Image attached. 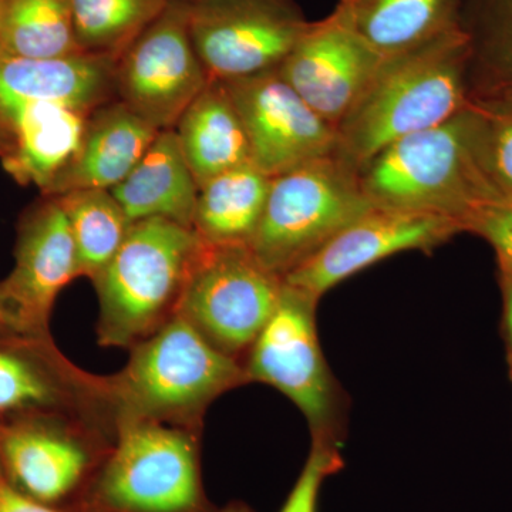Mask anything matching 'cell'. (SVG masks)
Instances as JSON below:
<instances>
[{"label": "cell", "instance_id": "obj_1", "mask_svg": "<svg viewBox=\"0 0 512 512\" xmlns=\"http://www.w3.org/2000/svg\"><path fill=\"white\" fill-rule=\"evenodd\" d=\"M468 60L460 28L383 57L336 126L335 156L359 173L394 141L456 117L470 104Z\"/></svg>", "mask_w": 512, "mask_h": 512}, {"label": "cell", "instance_id": "obj_2", "mask_svg": "<svg viewBox=\"0 0 512 512\" xmlns=\"http://www.w3.org/2000/svg\"><path fill=\"white\" fill-rule=\"evenodd\" d=\"M373 207L440 215L470 231L503 200L481 167L470 104L453 119L394 141L359 170Z\"/></svg>", "mask_w": 512, "mask_h": 512}, {"label": "cell", "instance_id": "obj_3", "mask_svg": "<svg viewBox=\"0 0 512 512\" xmlns=\"http://www.w3.org/2000/svg\"><path fill=\"white\" fill-rule=\"evenodd\" d=\"M131 350L120 373L94 386L109 399L119 424L156 421L192 429L221 394L248 383L244 365L180 315Z\"/></svg>", "mask_w": 512, "mask_h": 512}, {"label": "cell", "instance_id": "obj_4", "mask_svg": "<svg viewBox=\"0 0 512 512\" xmlns=\"http://www.w3.org/2000/svg\"><path fill=\"white\" fill-rule=\"evenodd\" d=\"M202 245L194 229L177 222H133L119 251L92 279L100 345L133 348L173 318Z\"/></svg>", "mask_w": 512, "mask_h": 512}, {"label": "cell", "instance_id": "obj_5", "mask_svg": "<svg viewBox=\"0 0 512 512\" xmlns=\"http://www.w3.org/2000/svg\"><path fill=\"white\" fill-rule=\"evenodd\" d=\"M80 512H221L202 487L197 440L156 421L119 424L110 456L87 481Z\"/></svg>", "mask_w": 512, "mask_h": 512}, {"label": "cell", "instance_id": "obj_6", "mask_svg": "<svg viewBox=\"0 0 512 512\" xmlns=\"http://www.w3.org/2000/svg\"><path fill=\"white\" fill-rule=\"evenodd\" d=\"M372 208L356 170L335 154L319 158L271 178L249 248L285 279Z\"/></svg>", "mask_w": 512, "mask_h": 512}, {"label": "cell", "instance_id": "obj_7", "mask_svg": "<svg viewBox=\"0 0 512 512\" xmlns=\"http://www.w3.org/2000/svg\"><path fill=\"white\" fill-rule=\"evenodd\" d=\"M318 303L284 281L278 305L242 365L248 383L274 387L301 410L312 440L342 447L350 400L320 346Z\"/></svg>", "mask_w": 512, "mask_h": 512}, {"label": "cell", "instance_id": "obj_8", "mask_svg": "<svg viewBox=\"0 0 512 512\" xmlns=\"http://www.w3.org/2000/svg\"><path fill=\"white\" fill-rule=\"evenodd\" d=\"M282 286L284 279L269 271L249 245L204 242L175 315L241 362L274 313Z\"/></svg>", "mask_w": 512, "mask_h": 512}, {"label": "cell", "instance_id": "obj_9", "mask_svg": "<svg viewBox=\"0 0 512 512\" xmlns=\"http://www.w3.org/2000/svg\"><path fill=\"white\" fill-rule=\"evenodd\" d=\"M311 22L296 0H191L192 43L220 82L278 69Z\"/></svg>", "mask_w": 512, "mask_h": 512}, {"label": "cell", "instance_id": "obj_10", "mask_svg": "<svg viewBox=\"0 0 512 512\" xmlns=\"http://www.w3.org/2000/svg\"><path fill=\"white\" fill-rule=\"evenodd\" d=\"M190 8L191 0H173L117 59V99L160 131L211 82L192 43Z\"/></svg>", "mask_w": 512, "mask_h": 512}, {"label": "cell", "instance_id": "obj_11", "mask_svg": "<svg viewBox=\"0 0 512 512\" xmlns=\"http://www.w3.org/2000/svg\"><path fill=\"white\" fill-rule=\"evenodd\" d=\"M80 276L69 221L56 195H43L20 218L15 266L0 282L9 330L45 339L57 296Z\"/></svg>", "mask_w": 512, "mask_h": 512}, {"label": "cell", "instance_id": "obj_12", "mask_svg": "<svg viewBox=\"0 0 512 512\" xmlns=\"http://www.w3.org/2000/svg\"><path fill=\"white\" fill-rule=\"evenodd\" d=\"M237 107L252 163L269 177L333 156L336 128L320 117L278 69L222 82Z\"/></svg>", "mask_w": 512, "mask_h": 512}, {"label": "cell", "instance_id": "obj_13", "mask_svg": "<svg viewBox=\"0 0 512 512\" xmlns=\"http://www.w3.org/2000/svg\"><path fill=\"white\" fill-rule=\"evenodd\" d=\"M464 231L440 215L373 207L284 281L319 299L340 282L400 252H429Z\"/></svg>", "mask_w": 512, "mask_h": 512}, {"label": "cell", "instance_id": "obj_14", "mask_svg": "<svg viewBox=\"0 0 512 512\" xmlns=\"http://www.w3.org/2000/svg\"><path fill=\"white\" fill-rule=\"evenodd\" d=\"M382 60L335 6L326 18L311 22L278 72L336 128Z\"/></svg>", "mask_w": 512, "mask_h": 512}, {"label": "cell", "instance_id": "obj_15", "mask_svg": "<svg viewBox=\"0 0 512 512\" xmlns=\"http://www.w3.org/2000/svg\"><path fill=\"white\" fill-rule=\"evenodd\" d=\"M89 114L49 103H0V163L6 173L46 195L76 156Z\"/></svg>", "mask_w": 512, "mask_h": 512}, {"label": "cell", "instance_id": "obj_16", "mask_svg": "<svg viewBox=\"0 0 512 512\" xmlns=\"http://www.w3.org/2000/svg\"><path fill=\"white\" fill-rule=\"evenodd\" d=\"M92 466L86 444L50 424L25 421L0 429L3 477L39 503H62L79 490Z\"/></svg>", "mask_w": 512, "mask_h": 512}, {"label": "cell", "instance_id": "obj_17", "mask_svg": "<svg viewBox=\"0 0 512 512\" xmlns=\"http://www.w3.org/2000/svg\"><path fill=\"white\" fill-rule=\"evenodd\" d=\"M117 59L77 55L23 59L0 53V103H49L92 113L117 99Z\"/></svg>", "mask_w": 512, "mask_h": 512}, {"label": "cell", "instance_id": "obj_18", "mask_svg": "<svg viewBox=\"0 0 512 512\" xmlns=\"http://www.w3.org/2000/svg\"><path fill=\"white\" fill-rule=\"evenodd\" d=\"M160 130L119 99L87 117L79 150L46 195L113 190L136 167Z\"/></svg>", "mask_w": 512, "mask_h": 512}, {"label": "cell", "instance_id": "obj_19", "mask_svg": "<svg viewBox=\"0 0 512 512\" xmlns=\"http://www.w3.org/2000/svg\"><path fill=\"white\" fill-rule=\"evenodd\" d=\"M198 191L174 128L161 130L136 167L111 190L131 224L165 218L188 228Z\"/></svg>", "mask_w": 512, "mask_h": 512}, {"label": "cell", "instance_id": "obj_20", "mask_svg": "<svg viewBox=\"0 0 512 512\" xmlns=\"http://www.w3.org/2000/svg\"><path fill=\"white\" fill-rule=\"evenodd\" d=\"M198 187L225 171L252 163L244 123L227 87L211 80L174 127Z\"/></svg>", "mask_w": 512, "mask_h": 512}, {"label": "cell", "instance_id": "obj_21", "mask_svg": "<svg viewBox=\"0 0 512 512\" xmlns=\"http://www.w3.org/2000/svg\"><path fill=\"white\" fill-rule=\"evenodd\" d=\"M461 0H338L336 8L382 57L460 28Z\"/></svg>", "mask_w": 512, "mask_h": 512}, {"label": "cell", "instance_id": "obj_22", "mask_svg": "<svg viewBox=\"0 0 512 512\" xmlns=\"http://www.w3.org/2000/svg\"><path fill=\"white\" fill-rule=\"evenodd\" d=\"M271 177L254 163L239 165L211 178L198 191L192 229L212 245H249L254 238Z\"/></svg>", "mask_w": 512, "mask_h": 512}, {"label": "cell", "instance_id": "obj_23", "mask_svg": "<svg viewBox=\"0 0 512 512\" xmlns=\"http://www.w3.org/2000/svg\"><path fill=\"white\" fill-rule=\"evenodd\" d=\"M470 100H512V0H461Z\"/></svg>", "mask_w": 512, "mask_h": 512}, {"label": "cell", "instance_id": "obj_24", "mask_svg": "<svg viewBox=\"0 0 512 512\" xmlns=\"http://www.w3.org/2000/svg\"><path fill=\"white\" fill-rule=\"evenodd\" d=\"M0 53L23 59L83 53L77 45L70 0H5Z\"/></svg>", "mask_w": 512, "mask_h": 512}, {"label": "cell", "instance_id": "obj_25", "mask_svg": "<svg viewBox=\"0 0 512 512\" xmlns=\"http://www.w3.org/2000/svg\"><path fill=\"white\" fill-rule=\"evenodd\" d=\"M56 197L76 244L80 276L93 279L119 251L131 222L109 190H74Z\"/></svg>", "mask_w": 512, "mask_h": 512}, {"label": "cell", "instance_id": "obj_26", "mask_svg": "<svg viewBox=\"0 0 512 512\" xmlns=\"http://www.w3.org/2000/svg\"><path fill=\"white\" fill-rule=\"evenodd\" d=\"M173 0H70L83 53L119 59Z\"/></svg>", "mask_w": 512, "mask_h": 512}, {"label": "cell", "instance_id": "obj_27", "mask_svg": "<svg viewBox=\"0 0 512 512\" xmlns=\"http://www.w3.org/2000/svg\"><path fill=\"white\" fill-rule=\"evenodd\" d=\"M62 399V386L45 363L22 343H0V416L50 409Z\"/></svg>", "mask_w": 512, "mask_h": 512}, {"label": "cell", "instance_id": "obj_28", "mask_svg": "<svg viewBox=\"0 0 512 512\" xmlns=\"http://www.w3.org/2000/svg\"><path fill=\"white\" fill-rule=\"evenodd\" d=\"M481 167L505 207H512V100H470Z\"/></svg>", "mask_w": 512, "mask_h": 512}, {"label": "cell", "instance_id": "obj_29", "mask_svg": "<svg viewBox=\"0 0 512 512\" xmlns=\"http://www.w3.org/2000/svg\"><path fill=\"white\" fill-rule=\"evenodd\" d=\"M343 466L342 447L312 440L305 466L279 512H318L320 490L326 478L339 473Z\"/></svg>", "mask_w": 512, "mask_h": 512}, {"label": "cell", "instance_id": "obj_30", "mask_svg": "<svg viewBox=\"0 0 512 512\" xmlns=\"http://www.w3.org/2000/svg\"><path fill=\"white\" fill-rule=\"evenodd\" d=\"M471 232L493 245L501 268L512 272V207H497L481 215Z\"/></svg>", "mask_w": 512, "mask_h": 512}, {"label": "cell", "instance_id": "obj_31", "mask_svg": "<svg viewBox=\"0 0 512 512\" xmlns=\"http://www.w3.org/2000/svg\"><path fill=\"white\" fill-rule=\"evenodd\" d=\"M0 512H80L60 510L55 505L39 503L16 490L5 477L0 476Z\"/></svg>", "mask_w": 512, "mask_h": 512}, {"label": "cell", "instance_id": "obj_32", "mask_svg": "<svg viewBox=\"0 0 512 512\" xmlns=\"http://www.w3.org/2000/svg\"><path fill=\"white\" fill-rule=\"evenodd\" d=\"M501 271H503L505 295V320H507L508 335H510L512 348V272L505 268H501Z\"/></svg>", "mask_w": 512, "mask_h": 512}, {"label": "cell", "instance_id": "obj_33", "mask_svg": "<svg viewBox=\"0 0 512 512\" xmlns=\"http://www.w3.org/2000/svg\"><path fill=\"white\" fill-rule=\"evenodd\" d=\"M221 512H254L248 505L242 503L229 504L227 508H224Z\"/></svg>", "mask_w": 512, "mask_h": 512}, {"label": "cell", "instance_id": "obj_34", "mask_svg": "<svg viewBox=\"0 0 512 512\" xmlns=\"http://www.w3.org/2000/svg\"><path fill=\"white\" fill-rule=\"evenodd\" d=\"M0 329L9 330L8 315H6L5 305H3L2 296H0Z\"/></svg>", "mask_w": 512, "mask_h": 512}, {"label": "cell", "instance_id": "obj_35", "mask_svg": "<svg viewBox=\"0 0 512 512\" xmlns=\"http://www.w3.org/2000/svg\"><path fill=\"white\" fill-rule=\"evenodd\" d=\"M3 8H5V0H0V20H2Z\"/></svg>", "mask_w": 512, "mask_h": 512}, {"label": "cell", "instance_id": "obj_36", "mask_svg": "<svg viewBox=\"0 0 512 512\" xmlns=\"http://www.w3.org/2000/svg\"><path fill=\"white\" fill-rule=\"evenodd\" d=\"M2 474H3V473H2V468H0V476H2Z\"/></svg>", "mask_w": 512, "mask_h": 512}]
</instances>
